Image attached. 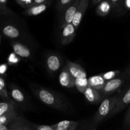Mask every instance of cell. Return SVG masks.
<instances>
[{"label": "cell", "instance_id": "6da1fadb", "mask_svg": "<svg viewBox=\"0 0 130 130\" xmlns=\"http://www.w3.org/2000/svg\"><path fill=\"white\" fill-rule=\"evenodd\" d=\"M30 88L37 98L47 106L65 112L71 110L68 101L57 93L36 85H32Z\"/></svg>", "mask_w": 130, "mask_h": 130}, {"label": "cell", "instance_id": "7a4b0ae2", "mask_svg": "<svg viewBox=\"0 0 130 130\" xmlns=\"http://www.w3.org/2000/svg\"><path fill=\"white\" fill-rule=\"evenodd\" d=\"M116 99L117 95L105 98L102 100L97 111L93 116V119L95 123L102 121L108 116H111L112 112L115 108Z\"/></svg>", "mask_w": 130, "mask_h": 130}, {"label": "cell", "instance_id": "3957f363", "mask_svg": "<svg viewBox=\"0 0 130 130\" xmlns=\"http://www.w3.org/2000/svg\"><path fill=\"white\" fill-rule=\"evenodd\" d=\"M130 104V85L117 94L116 106L111 116L123 111Z\"/></svg>", "mask_w": 130, "mask_h": 130}, {"label": "cell", "instance_id": "277c9868", "mask_svg": "<svg viewBox=\"0 0 130 130\" xmlns=\"http://www.w3.org/2000/svg\"><path fill=\"white\" fill-rule=\"evenodd\" d=\"M79 1L80 0H74V2L64 11L60 22V28L61 29H63L66 25L72 24L77 10Z\"/></svg>", "mask_w": 130, "mask_h": 130}, {"label": "cell", "instance_id": "5b68a950", "mask_svg": "<svg viewBox=\"0 0 130 130\" xmlns=\"http://www.w3.org/2000/svg\"><path fill=\"white\" fill-rule=\"evenodd\" d=\"M125 81V79L121 77H116L115 79L107 81L104 88L101 90L102 93L105 95H110L112 93L116 92L123 86Z\"/></svg>", "mask_w": 130, "mask_h": 130}, {"label": "cell", "instance_id": "8992f818", "mask_svg": "<svg viewBox=\"0 0 130 130\" xmlns=\"http://www.w3.org/2000/svg\"><path fill=\"white\" fill-rule=\"evenodd\" d=\"M76 36V29L72 24L66 25L61 30L60 43L62 45L71 43Z\"/></svg>", "mask_w": 130, "mask_h": 130}, {"label": "cell", "instance_id": "52a82bcc", "mask_svg": "<svg viewBox=\"0 0 130 130\" xmlns=\"http://www.w3.org/2000/svg\"><path fill=\"white\" fill-rule=\"evenodd\" d=\"M58 80H59L60 85L63 87L67 88H72L75 86V79L72 77V75L69 72L67 66H65L62 68L60 74L59 75Z\"/></svg>", "mask_w": 130, "mask_h": 130}, {"label": "cell", "instance_id": "ba28073f", "mask_svg": "<svg viewBox=\"0 0 130 130\" xmlns=\"http://www.w3.org/2000/svg\"><path fill=\"white\" fill-rule=\"evenodd\" d=\"M89 3H90L89 0H80L79 1L77 10L76 11L74 18L73 21L72 22V24L76 28V29H77V28L79 25L84 15H85V12L87 10Z\"/></svg>", "mask_w": 130, "mask_h": 130}, {"label": "cell", "instance_id": "9c48e42d", "mask_svg": "<svg viewBox=\"0 0 130 130\" xmlns=\"http://www.w3.org/2000/svg\"><path fill=\"white\" fill-rule=\"evenodd\" d=\"M66 66L71 74L74 79L86 78L87 74L86 71L81 66L76 63L71 62L68 60L66 62Z\"/></svg>", "mask_w": 130, "mask_h": 130}, {"label": "cell", "instance_id": "30bf717a", "mask_svg": "<svg viewBox=\"0 0 130 130\" xmlns=\"http://www.w3.org/2000/svg\"><path fill=\"white\" fill-rule=\"evenodd\" d=\"M46 64L49 72H56L60 68L62 60L58 55L50 54L47 57Z\"/></svg>", "mask_w": 130, "mask_h": 130}, {"label": "cell", "instance_id": "8fae6325", "mask_svg": "<svg viewBox=\"0 0 130 130\" xmlns=\"http://www.w3.org/2000/svg\"><path fill=\"white\" fill-rule=\"evenodd\" d=\"M85 98L89 103L92 104H97L102 102L104 95L102 94L99 90H95L92 88L88 87L84 93Z\"/></svg>", "mask_w": 130, "mask_h": 130}, {"label": "cell", "instance_id": "7c38bea8", "mask_svg": "<svg viewBox=\"0 0 130 130\" xmlns=\"http://www.w3.org/2000/svg\"><path fill=\"white\" fill-rule=\"evenodd\" d=\"M9 128L15 130H34L30 122L22 116H18L12 123L8 125Z\"/></svg>", "mask_w": 130, "mask_h": 130}, {"label": "cell", "instance_id": "4fadbf2b", "mask_svg": "<svg viewBox=\"0 0 130 130\" xmlns=\"http://www.w3.org/2000/svg\"><path fill=\"white\" fill-rule=\"evenodd\" d=\"M80 123V121L64 120L51 125V126L54 130H76Z\"/></svg>", "mask_w": 130, "mask_h": 130}, {"label": "cell", "instance_id": "5bb4252c", "mask_svg": "<svg viewBox=\"0 0 130 130\" xmlns=\"http://www.w3.org/2000/svg\"><path fill=\"white\" fill-rule=\"evenodd\" d=\"M11 47H12L14 53L20 57H23V58H29L31 55V52L30 50L27 48V46L19 42H12Z\"/></svg>", "mask_w": 130, "mask_h": 130}, {"label": "cell", "instance_id": "9a60e30c", "mask_svg": "<svg viewBox=\"0 0 130 130\" xmlns=\"http://www.w3.org/2000/svg\"><path fill=\"white\" fill-rule=\"evenodd\" d=\"M10 90V95L14 101L19 104H24L25 103V97L24 93L16 85L11 84L9 86Z\"/></svg>", "mask_w": 130, "mask_h": 130}, {"label": "cell", "instance_id": "2e32d148", "mask_svg": "<svg viewBox=\"0 0 130 130\" xmlns=\"http://www.w3.org/2000/svg\"><path fill=\"white\" fill-rule=\"evenodd\" d=\"M111 4L112 12L116 16H123L128 10L124 6V1L122 0H109Z\"/></svg>", "mask_w": 130, "mask_h": 130}, {"label": "cell", "instance_id": "e0dca14e", "mask_svg": "<svg viewBox=\"0 0 130 130\" xmlns=\"http://www.w3.org/2000/svg\"><path fill=\"white\" fill-rule=\"evenodd\" d=\"M88 86L90 88L95 89L96 90H100L101 91L104 88L106 81L103 78L102 75H96V76H93L88 79Z\"/></svg>", "mask_w": 130, "mask_h": 130}, {"label": "cell", "instance_id": "ac0fdd59", "mask_svg": "<svg viewBox=\"0 0 130 130\" xmlns=\"http://www.w3.org/2000/svg\"><path fill=\"white\" fill-rule=\"evenodd\" d=\"M52 1L49 0L47 3L41 5H37V6H33L30 8L25 10L24 11V14L27 16H36V15H39L43 12L45 11L46 9L51 6Z\"/></svg>", "mask_w": 130, "mask_h": 130}, {"label": "cell", "instance_id": "d6986e66", "mask_svg": "<svg viewBox=\"0 0 130 130\" xmlns=\"http://www.w3.org/2000/svg\"><path fill=\"white\" fill-rule=\"evenodd\" d=\"M112 10L111 4L109 0L102 1L99 5L96 10V13L99 16L104 17L107 15Z\"/></svg>", "mask_w": 130, "mask_h": 130}, {"label": "cell", "instance_id": "ffe728a7", "mask_svg": "<svg viewBox=\"0 0 130 130\" xmlns=\"http://www.w3.org/2000/svg\"><path fill=\"white\" fill-rule=\"evenodd\" d=\"M2 32L5 36L11 39H15L20 36V31L16 27L12 25H6L2 29Z\"/></svg>", "mask_w": 130, "mask_h": 130}, {"label": "cell", "instance_id": "44dd1931", "mask_svg": "<svg viewBox=\"0 0 130 130\" xmlns=\"http://www.w3.org/2000/svg\"><path fill=\"white\" fill-rule=\"evenodd\" d=\"M18 116L17 112L15 110L10 112L6 114L0 116V125H9L11 123H12Z\"/></svg>", "mask_w": 130, "mask_h": 130}, {"label": "cell", "instance_id": "7402d4cb", "mask_svg": "<svg viewBox=\"0 0 130 130\" xmlns=\"http://www.w3.org/2000/svg\"><path fill=\"white\" fill-rule=\"evenodd\" d=\"M16 104L10 102H0V116L15 110Z\"/></svg>", "mask_w": 130, "mask_h": 130}, {"label": "cell", "instance_id": "603a6c76", "mask_svg": "<svg viewBox=\"0 0 130 130\" xmlns=\"http://www.w3.org/2000/svg\"><path fill=\"white\" fill-rule=\"evenodd\" d=\"M0 97L6 102H14L10 97L9 96L7 90H6V83L5 81L2 76H0Z\"/></svg>", "mask_w": 130, "mask_h": 130}, {"label": "cell", "instance_id": "cb8c5ba5", "mask_svg": "<svg viewBox=\"0 0 130 130\" xmlns=\"http://www.w3.org/2000/svg\"><path fill=\"white\" fill-rule=\"evenodd\" d=\"M74 86L81 93H85L86 89L88 87V81L87 78H80L75 79Z\"/></svg>", "mask_w": 130, "mask_h": 130}, {"label": "cell", "instance_id": "d4e9b609", "mask_svg": "<svg viewBox=\"0 0 130 130\" xmlns=\"http://www.w3.org/2000/svg\"><path fill=\"white\" fill-rule=\"evenodd\" d=\"M74 0H59L57 1V4H56V10L58 11H65L72 3Z\"/></svg>", "mask_w": 130, "mask_h": 130}, {"label": "cell", "instance_id": "484cf974", "mask_svg": "<svg viewBox=\"0 0 130 130\" xmlns=\"http://www.w3.org/2000/svg\"><path fill=\"white\" fill-rule=\"evenodd\" d=\"M16 14L5 5L0 4V16L16 17Z\"/></svg>", "mask_w": 130, "mask_h": 130}, {"label": "cell", "instance_id": "4316f807", "mask_svg": "<svg viewBox=\"0 0 130 130\" xmlns=\"http://www.w3.org/2000/svg\"><path fill=\"white\" fill-rule=\"evenodd\" d=\"M119 74H120V71L117 70V71H110L109 72H107L102 74V76L107 82V81H109L110 80L113 79H115L116 77H117Z\"/></svg>", "mask_w": 130, "mask_h": 130}, {"label": "cell", "instance_id": "83f0119b", "mask_svg": "<svg viewBox=\"0 0 130 130\" xmlns=\"http://www.w3.org/2000/svg\"><path fill=\"white\" fill-rule=\"evenodd\" d=\"M15 2L23 8L27 10L32 6L34 0H16Z\"/></svg>", "mask_w": 130, "mask_h": 130}, {"label": "cell", "instance_id": "f1b7e54d", "mask_svg": "<svg viewBox=\"0 0 130 130\" xmlns=\"http://www.w3.org/2000/svg\"><path fill=\"white\" fill-rule=\"evenodd\" d=\"M30 124L34 130H54L51 126L40 125V124H34L32 123H30Z\"/></svg>", "mask_w": 130, "mask_h": 130}, {"label": "cell", "instance_id": "f546056e", "mask_svg": "<svg viewBox=\"0 0 130 130\" xmlns=\"http://www.w3.org/2000/svg\"><path fill=\"white\" fill-rule=\"evenodd\" d=\"M124 123L125 126H130V107L127 110L125 116H124Z\"/></svg>", "mask_w": 130, "mask_h": 130}, {"label": "cell", "instance_id": "4dcf8cb0", "mask_svg": "<svg viewBox=\"0 0 130 130\" xmlns=\"http://www.w3.org/2000/svg\"><path fill=\"white\" fill-rule=\"evenodd\" d=\"M48 1H49V0H34V2H33V4H32V6H37V5H44V4L47 3Z\"/></svg>", "mask_w": 130, "mask_h": 130}, {"label": "cell", "instance_id": "1f68e13d", "mask_svg": "<svg viewBox=\"0 0 130 130\" xmlns=\"http://www.w3.org/2000/svg\"><path fill=\"white\" fill-rule=\"evenodd\" d=\"M124 6L127 10H130V0L124 1Z\"/></svg>", "mask_w": 130, "mask_h": 130}, {"label": "cell", "instance_id": "d6a6232c", "mask_svg": "<svg viewBox=\"0 0 130 130\" xmlns=\"http://www.w3.org/2000/svg\"><path fill=\"white\" fill-rule=\"evenodd\" d=\"M9 126L6 125H0V130H8L9 129Z\"/></svg>", "mask_w": 130, "mask_h": 130}, {"label": "cell", "instance_id": "836d02e7", "mask_svg": "<svg viewBox=\"0 0 130 130\" xmlns=\"http://www.w3.org/2000/svg\"><path fill=\"white\" fill-rule=\"evenodd\" d=\"M102 1H101V0H93L92 1L93 5H99Z\"/></svg>", "mask_w": 130, "mask_h": 130}, {"label": "cell", "instance_id": "e575fe53", "mask_svg": "<svg viewBox=\"0 0 130 130\" xmlns=\"http://www.w3.org/2000/svg\"><path fill=\"white\" fill-rule=\"evenodd\" d=\"M124 74L126 75V76H128V77H130V67H128L126 71L124 72Z\"/></svg>", "mask_w": 130, "mask_h": 130}, {"label": "cell", "instance_id": "d590c367", "mask_svg": "<svg viewBox=\"0 0 130 130\" xmlns=\"http://www.w3.org/2000/svg\"><path fill=\"white\" fill-rule=\"evenodd\" d=\"M8 3V0H0V4L6 6V4Z\"/></svg>", "mask_w": 130, "mask_h": 130}, {"label": "cell", "instance_id": "8d00e7d4", "mask_svg": "<svg viewBox=\"0 0 130 130\" xmlns=\"http://www.w3.org/2000/svg\"><path fill=\"white\" fill-rule=\"evenodd\" d=\"M86 130H97L96 128H89L88 129H87Z\"/></svg>", "mask_w": 130, "mask_h": 130}, {"label": "cell", "instance_id": "74e56055", "mask_svg": "<svg viewBox=\"0 0 130 130\" xmlns=\"http://www.w3.org/2000/svg\"><path fill=\"white\" fill-rule=\"evenodd\" d=\"M8 130H15V129H12V128H9V129H8Z\"/></svg>", "mask_w": 130, "mask_h": 130}, {"label": "cell", "instance_id": "f35d334b", "mask_svg": "<svg viewBox=\"0 0 130 130\" xmlns=\"http://www.w3.org/2000/svg\"><path fill=\"white\" fill-rule=\"evenodd\" d=\"M1 102V100H0V102Z\"/></svg>", "mask_w": 130, "mask_h": 130}, {"label": "cell", "instance_id": "ab89813d", "mask_svg": "<svg viewBox=\"0 0 130 130\" xmlns=\"http://www.w3.org/2000/svg\"><path fill=\"white\" fill-rule=\"evenodd\" d=\"M129 130H130V129H129Z\"/></svg>", "mask_w": 130, "mask_h": 130}]
</instances>
